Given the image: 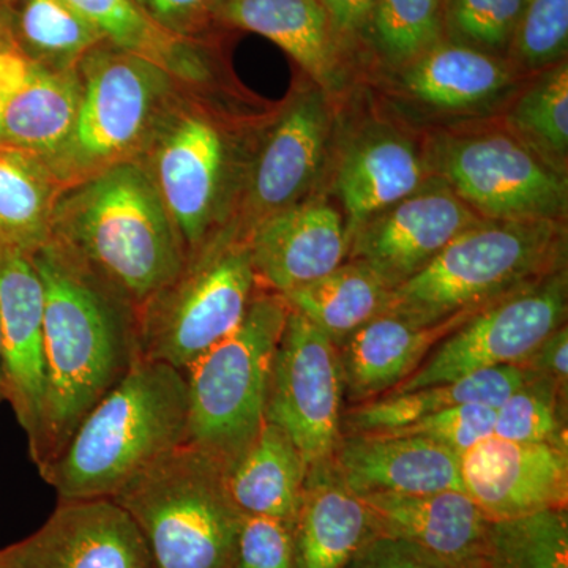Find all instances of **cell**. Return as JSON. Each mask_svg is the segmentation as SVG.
<instances>
[{"label": "cell", "instance_id": "6da1fadb", "mask_svg": "<svg viewBox=\"0 0 568 568\" xmlns=\"http://www.w3.org/2000/svg\"><path fill=\"white\" fill-rule=\"evenodd\" d=\"M44 291L48 395L37 469L61 454L77 426L141 355L140 315L61 246L32 254Z\"/></svg>", "mask_w": 568, "mask_h": 568}, {"label": "cell", "instance_id": "7a4b0ae2", "mask_svg": "<svg viewBox=\"0 0 568 568\" xmlns=\"http://www.w3.org/2000/svg\"><path fill=\"white\" fill-rule=\"evenodd\" d=\"M61 246L138 310L181 274L185 250L141 162L65 186L52 209Z\"/></svg>", "mask_w": 568, "mask_h": 568}, {"label": "cell", "instance_id": "3957f363", "mask_svg": "<svg viewBox=\"0 0 568 568\" xmlns=\"http://www.w3.org/2000/svg\"><path fill=\"white\" fill-rule=\"evenodd\" d=\"M189 390L174 366L140 358L82 418L40 477L59 500L112 499L186 443Z\"/></svg>", "mask_w": 568, "mask_h": 568}, {"label": "cell", "instance_id": "277c9868", "mask_svg": "<svg viewBox=\"0 0 568 568\" xmlns=\"http://www.w3.org/2000/svg\"><path fill=\"white\" fill-rule=\"evenodd\" d=\"M256 134L241 132L209 85H189L140 160L186 260L230 226Z\"/></svg>", "mask_w": 568, "mask_h": 568}, {"label": "cell", "instance_id": "5b68a950", "mask_svg": "<svg viewBox=\"0 0 568 568\" xmlns=\"http://www.w3.org/2000/svg\"><path fill=\"white\" fill-rule=\"evenodd\" d=\"M567 268L566 222L484 220L396 286L383 313L417 325L477 312Z\"/></svg>", "mask_w": 568, "mask_h": 568}, {"label": "cell", "instance_id": "8992f818", "mask_svg": "<svg viewBox=\"0 0 568 568\" xmlns=\"http://www.w3.org/2000/svg\"><path fill=\"white\" fill-rule=\"evenodd\" d=\"M132 518L152 568H235L245 515L219 459L185 443L114 497Z\"/></svg>", "mask_w": 568, "mask_h": 568}, {"label": "cell", "instance_id": "52a82bcc", "mask_svg": "<svg viewBox=\"0 0 568 568\" xmlns=\"http://www.w3.org/2000/svg\"><path fill=\"white\" fill-rule=\"evenodd\" d=\"M80 108L61 151L50 160L65 186L118 164L140 162L189 82L103 41L81 59Z\"/></svg>", "mask_w": 568, "mask_h": 568}, {"label": "cell", "instance_id": "ba28073f", "mask_svg": "<svg viewBox=\"0 0 568 568\" xmlns=\"http://www.w3.org/2000/svg\"><path fill=\"white\" fill-rule=\"evenodd\" d=\"M290 305L261 286L242 323L183 375L189 390L186 443L233 469L265 424L268 376Z\"/></svg>", "mask_w": 568, "mask_h": 568}, {"label": "cell", "instance_id": "9c48e42d", "mask_svg": "<svg viewBox=\"0 0 568 568\" xmlns=\"http://www.w3.org/2000/svg\"><path fill=\"white\" fill-rule=\"evenodd\" d=\"M260 287L246 239L216 234L141 310L142 358L185 373L235 331Z\"/></svg>", "mask_w": 568, "mask_h": 568}, {"label": "cell", "instance_id": "30bf717a", "mask_svg": "<svg viewBox=\"0 0 568 568\" xmlns=\"http://www.w3.org/2000/svg\"><path fill=\"white\" fill-rule=\"evenodd\" d=\"M426 162L481 219L566 222L567 175L511 133L448 134L435 141Z\"/></svg>", "mask_w": 568, "mask_h": 568}, {"label": "cell", "instance_id": "8fae6325", "mask_svg": "<svg viewBox=\"0 0 568 568\" xmlns=\"http://www.w3.org/2000/svg\"><path fill=\"white\" fill-rule=\"evenodd\" d=\"M345 407L338 346L290 308L272 361L265 422L284 429L310 466L334 457Z\"/></svg>", "mask_w": 568, "mask_h": 568}, {"label": "cell", "instance_id": "7c38bea8", "mask_svg": "<svg viewBox=\"0 0 568 568\" xmlns=\"http://www.w3.org/2000/svg\"><path fill=\"white\" fill-rule=\"evenodd\" d=\"M567 268L500 298L447 335L406 381L387 395L450 383L481 369L517 365L567 324Z\"/></svg>", "mask_w": 568, "mask_h": 568}, {"label": "cell", "instance_id": "4fadbf2b", "mask_svg": "<svg viewBox=\"0 0 568 568\" xmlns=\"http://www.w3.org/2000/svg\"><path fill=\"white\" fill-rule=\"evenodd\" d=\"M331 134L327 93L320 88L295 93L272 122L257 130L226 230L246 239L268 216L308 200L327 162Z\"/></svg>", "mask_w": 568, "mask_h": 568}, {"label": "cell", "instance_id": "5bb4252c", "mask_svg": "<svg viewBox=\"0 0 568 568\" xmlns=\"http://www.w3.org/2000/svg\"><path fill=\"white\" fill-rule=\"evenodd\" d=\"M484 220L433 175L365 223L351 241L346 261L365 264L394 291L424 271L463 231Z\"/></svg>", "mask_w": 568, "mask_h": 568}, {"label": "cell", "instance_id": "9a60e30c", "mask_svg": "<svg viewBox=\"0 0 568 568\" xmlns=\"http://www.w3.org/2000/svg\"><path fill=\"white\" fill-rule=\"evenodd\" d=\"M3 402L28 439L29 457L40 454L48 395L44 291L32 254L0 250Z\"/></svg>", "mask_w": 568, "mask_h": 568}, {"label": "cell", "instance_id": "2e32d148", "mask_svg": "<svg viewBox=\"0 0 568 568\" xmlns=\"http://www.w3.org/2000/svg\"><path fill=\"white\" fill-rule=\"evenodd\" d=\"M0 568H152L132 518L112 499L59 500L39 530L0 549Z\"/></svg>", "mask_w": 568, "mask_h": 568}, {"label": "cell", "instance_id": "e0dca14e", "mask_svg": "<svg viewBox=\"0 0 568 568\" xmlns=\"http://www.w3.org/2000/svg\"><path fill=\"white\" fill-rule=\"evenodd\" d=\"M463 488L491 521L568 506V447L495 435L459 455Z\"/></svg>", "mask_w": 568, "mask_h": 568}, {"label": "cell", "instance_id": "ac0fdd59", "mask_svg": "<svg viewBox=\"0 0 568 568\" xmlns=\"http://www.w3.org/2000/svg\"><path fill=\"white\" fill-rule=\"evenodd\" d=\"M246 244L261 286L282 295L334 271L349 253L342 212L317 196L268 216Z\"/></svg>", "mask_w": 568, "mask_h": 568}, {"label": "cell", "instance_id": "d6986e66", "mask_svg": "<svg viewBox=\"0 0 568 568\" xmlns=\"http://www.w3.org/2000/svg\"><path fill=\"white\" fill-rule=\"evenodd\" d=\"M332 462L361 497L465 491L457 452L422 436L342 435Z\"/></svg>", "mask_w": 568, "mask_h": 568}, {"label": "cell", "instance_id": "ffe728a7", "mask_svg": "<svg viewBox=\"0 0 568 568\" xmlns=\"http://www.w3.org/2000/svg\"><path fill=\"white\" fill-rule=\"evenodd\" d=\"M433 178L426 153L390 126H373L343 152L336 170L335 192L343 209L347 242L355 233L420 189Z\"/></svg>", "mask_w": 568, "mask_h": 568}, {"label": "cell", "instance_id": "44dd1931", "mask_svg": "<svg viewBox=\"0 0 568 568\" xmlns=\"http://www.w3.org/2000/svg\"><path fill=\"white\" fill-rule=\"evenodd\" d=\"M362 499L381 537L409 541L454 562L488 560L493 521L463 489Z\"/></svg>", "mask_w": 568, "mask_h": 568}, {"label": "cell", "instance_id": "7402d4cb", "mask_svg": "<svg viewBox=\"0 0 568 568\" xmlns=\"http://www.w3.org/2000/svg\"><path fill=\"white\" fill-rule=\"evenodd\" d=\"M477 312L458 313L433 325H417L390 313H379L362 325L338 347L346 407L394 390L417 372L447 335Z\"/></svg>", "mask_w": 568, "mask_h": 568}, {"label": "cell", "instance_id": "603a6c76", "mask_svg": "<svg viewBox=\"0 0 568 568\" xmlns=\"http://www.w3.org/2000/svg\"><path fill=\"white\" fill-rule=\"evenodd\" d=\"M293 534L298 568H345L381 537L372 511L346 487L332 459L306 467Z\"/></svg>", "mask_w": 568, "mask_h": 568}, {"label": "cell", "instance_id": "cb8c5ba5", "mask_svg": "<svg viewBox=\"0 0 568 568\" xmlns=\"http://www.w3.org/2000/svg\"><path fill=\"white\" fill-rule=\"evenodd\" d=\"M398 73L406 99L433 111L465 114L503 99L518 70L506 58L444 39Z\"/></svg>", "mask_w": 568, "mask_h": 568}, {"label": "cell", "instance_id": "d4e9b609", "mask_svg": "<svg viewBox=\"0 0 568 568\" xmlns=\"http://www.w3.org/2000/svg\"><path fill=\"white\" fill-rule=\"evenodd\" d=\"M215 24L274 41L327 95L345 82V61L320 0H216Z\"/></svg>", "mask_w": 568, "mask_h": 568}, {"label": "cell", "instance_id": "484cf974", "mask_svg": "<svg viewBox=\"0 0 568 568\" xmlns=\"http://www.w3.org/2000/svg\"><path fill=\"white\" fill-rule=\"evenodd\" d=\"M530 376L519 366H497L450 383L422 387L405 394L384 395L361 405L347 406L343 410L342 435L396 432L455 406L497 407Z\"/></svg>", "mask_w": 568, "mask_h": 568}, {"label": "cell", "instance_id": "4316f807", "mask_svg": "<svg viewBox=\"0 0 568 568\" xmlns=\"http://www.w3.org/2000/svg\"><path fill=\"white\" fill-rule=\"evenodd\" d=\"M304 455L284 429L265 422L244 457L227 470V487L245 517L294 525L304 493Z\"/></svg>", "mask_w": 568, "mask_h": 568}, {"label": "cell", "instance_id": "83f0119b", "mask_svg": "<svg viewBox=\"0 0 568 568\" xmlns=\"http://www.w3.org/2000/svg\"><path fill=\"white\" fill-rule=\"evenodd\" d=\"M104 41L155 62L182 81L211 85L215 78L205 41L171 36L149 20L133 0H65Z\"/></svg>", "mask_w": 568, "mask_h": 568}, {"label": "cell", "instance_id": "f1b7e54d", "mask_svg": "<svg viewBox=\"0 0 568 568\" xmlns=\"http://www.w3.org/2000/svg\"><path fill=\"white\" fill-rule=\"evenodd\" d=\"M80 108V77L73 69L32 63V73L3 110L2 141L37 153L44 162L69 140Z\"/></svg>", "mask_w": 568, "mask_h": 568}, {"label": "cell", "instance_id": "f546056e", "mask_svg": "<svg viewBox=\"0 0 568 568\" xmlns=\"http://www.w3.org/2000/svg\"><path fill=\"white\" fill-rule=\"evenodd\" d=\"M61 192V183L41 156L0 142V250L33 254L47 245Z\"/></svg>", "mask_w": 568, "mask_h": 568}, {"label": "cell", "instance_id": "4dcf8cb0", "mask_svg": "<svg viewBox=\"0 0 568 568\" xmlns=\"http://www.w3.org/2000/svg\"><path fill=\"white\" fill-rule=\"evenodd\" d=\"M392 287L357 261H345L315 282L284 294L291 310L301 313L336 346L386 308Z\"/></svg>", "mask_w": 568, "mask_h": 568}, {"label": "cell", "instance_id": "1f68e13d", "mask_svg": "<svg viewBox=\"0 0 568 568\" xmlns=\"http://www.w3.org/2000/svg\"><path fill=\"white\" fill-rule=\"evenodd\" d=\"M0 6L14 48L36 65L73 69L104 41L65 0H0Z\"/></svg>", "mask_w": 568, "mask_h": 568}, {"label": "cell", "instance_id": "d6a6232c", "mask_svg": "<svg viewBox=\"0 0 568 568\" xmlns=\"http://www.w3.org/2000/svg\"><path fill=\"white\" fill-rule=\"evenodd\" d=\"M508 133L514 134L541 162L567 175L568 162V63L541 71L511 104Z\"/></svg>", "mask_w": 568, "mask_h": 568}, {"label": "cell", "instance_id": "836d02e7", "mask_svg": "<svg viewBox=\"0 0 568 568\" xmlns=\"http://www.w3.org/2000/svg\"><path fill=\"white\" fill-rule=\"evenodd\" d=\"M444 39V0H377L368 44L392 70L405 69Z\"/></svg>", "mask_w": 568, "mask_h": 568}, {"label": "cell", "instance_id": "e575fe53", "mask_svg": "<svg viewBox=\"0 0 568 568\" xmlns=\"http://www.w3.org/2000/svg\"><path fill=\"white\" fill-rule=\"evenodd\" d=\"M489 568H568V511L493 521Z\"/></svg>", "mask_w": 568, "mask_h": 568}, {"label": "cell", "instance_id": "d590c367", "mask_svg": "<svg viewBox=\"0 0 568 568\" xmlns=\"http://www.w3.org/2000/svg\"><path fill=\"white\" fill-rule=\"evenodd\" d=\"M567 398V387L532 375L496 407L493 435L568 447Z\"/></svg>", "mask_w": 568, "mask_h": 568}, {"label": "cell", "instance_id": "8d00e7d4", "mask_svg": "<svg viewBox=\"0 0 568 568\" xmlns=\"http://www.w3.org/2000/svg\"><path fill=\"white\" fill-rule=\"evenodd\" d=\"M529 0H447L444 33L454 43L504 58Z\"/></svg>", "mask_w": 568, "mask_h": 568}, {"label": "cell", "instance_id": "74e56055", "mask_svg": "<svg viewBox=\"0 0 568 568\" xmlns=\"http://www.w3.org/2000/svg\"><path fill=\"white\" fill-rule=\"evenodd\" d=\"M568 0H529L519 18L507 61L517 70L544 71L567 61Z\"/></svg>", "mask_w": 568, "mask_h": 568}, {"label": "cell", "instance_id": "f35d334b", "mask_svg": "<svg viewBox=\"0 0 568 568\" xmlns=\"http://www.w3.org/2000/svg\"><path fill=\"white\" fill-rule=\"evenodd\" d=\"M496 407L481 405L455 406L443 413L422 418L416 424L377 435L422 436L443 444L458 455L493 435Z\"/></svg>", "mask_w": 568, "mask_h": 568}, {"label": "cell", "instance_id": "ab89813d", "mask_svg": "<svg viewBox=\"0 0 568 568\" xmlns=\"http://www.w3.org/2000/svg\"><path fill=\"white\" fill-rule=\"evenodd\" d=\"M235 568H298L293 525L274 518L245 517Z\"/></svg>", "mask_w": 568, "mask_h": 568}, {"label": "cell", "instance_id": "60d3db41", "mask_svg": "<svg viewBox=\"0 0 568 568\" xmlns=\"http://www.w3.org/2000/svg\"><path fill=\"white\" fill-rule=\"evenodd\" d=\"M163 31L183 40L205 41L215 24L216 0H133Z\"/></svg>", "mask_w": 568, "mask_h": 568}, {"label": "cell", "instance_id": "b9f144b4", "mask_svg": "<svg viewBox=\"0 0 568 568\" xmlns=\"http://www.w3.org/2000/svg\"><path fill=\"white\" fill-rule=\"evenodd\" d=\"M345 568H489V566L488 560L454 562L409 541L376 537L375 540L366 544Z\"/></svg>", "mask_w": 568, "mask_h": 568}, {"label": "cell", "instance_id": "7bdbcfd3", "mask_svg": "<svg viewBox=\"0 0 568 568\" xmlns=\"http://www.w3.org/2000/svg\"><path fill=\"white\" fill-rule=\"evenodd\" d=\"M377 0H320L336 51L345 61L347 52L368 44V29Z\"/></svg>", "mask_w": 568, "mask_h": 568}, {"label": "cell", "instance_id": "ee69618b", "mask_svg": "<svg viewBox=\"0 0 568 568\" xmlns=\"http://www.w3.org/2000/svg\"><path fill=\"white\" fill-rule=\"evenodd\" d=\"M530 375L555 381L568 388V328L560 325L517 365Z\"/></svg>", "mask_w": 568, "mask_h": 568}, {"label": "cell", "instance_id": "f6af8a7d", "mask_svg": "<svg viewBox=\"0 0 568 568\" xmlns=\"http://www.w3.org/2000/svg\"><path fill=\"white\" fill-rule=\"evenodd\" d=\"M32 73V62L17 48L0 50V100H10L24 88Z\"/></svg>", "mask_w": 568, "mask_h": 568}, {"label": "cell", "instance_id": "bcb514c9", "mask_svg": "<svg viewBox=\"0 0 568 568\" xmlns=\"http://www.w3.org/2000/svg\"><path fill=\"white\" fill-rule=\"evenodd\" d=\"M7 48H14V44L13 41H11L6 13H3L2 6H0V50H7Z\"/></svg>", "mask_w": 568, "mask_h": 568}, {"label": "cell", "instance_id": "7dc6e473", "mask_svg": "<svg viewBox=\"0 0 568 568\" xmlns=\"http://www.w3.org/2000/svg\"><path fill=\"white\" fill-rule=\"evenodd\" d=\"M0 403H3V384H2V316H0Z\"/></svg>", "mask_w": 568, "mask_h": 568}, {"label": "cell", "instance_id": "c3c4849f", "mask_svg": "<svg viewBox=\"0 0 568 568\" xmlns=\"http://www.w3.org/2000/svg\"><path fill=\"white\" fill-rule=\"evenodd\" d=\"M3 110H6V103L0 100V142H2V119H3Z\"/></svg>", "mask_w": 568, "mask_h": 568}, {"label": "cell", "instance_id": "681fc988", "mask_svg": "<svg viewBox=\"0 0 568 568\" xmlns=\"http://www.w3.org/2000/svg\"><path fill=\"white\" fill-rule=\"evenodd\" d=\"M446 2H447V0H444V3H446Z\"/></svg>", "mask_w": 568, "mask_h": 568}]
</instances>
